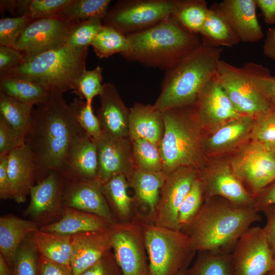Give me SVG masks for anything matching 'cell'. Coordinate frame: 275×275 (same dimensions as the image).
<instances>
[{
	"instance_id": "6da1fadb",
	"label": "cell",
	"mask_w": 275,
	"mask_h": 275,
	"mask_svg": "<svg viewBox=\"0 0 275 275\" xmlns=\"http://www.w3.org/2000/svg\"><path fill=\"white\" fill-rule=\"evenodd\" d=\"M84 132L63 93L50 91L45 101L33 107L25 145L33 155L38 182L52 171L62 175L70 147Z\"/></svg>"
},
{
	"instance_id": "7a4b0ae2",
	"label": "cell",
	"mask_w": 275,
	"mask_h": 275,
	"mask_svg": "<svg viewBox=\"0 0 275 275\" xmlns=\"http://www.w3.org/2000/svg\"><path fill=\"white\" fill-rule=\"evenodd\" d=\"M259 213L254 206L211 197L204 200L198 213L180 230L193 252L231 253L252 224L261 220Z\"/></svg>"
},
{
	"instance_id": "3957f363",
	"label": "cell",
	"mask_w": 275,
	"mask_h": 275,
	"mask_svg": "<svg viewBox=\"0 0 275 275\" xmlns=\"http://www.w3.org/2000/svg\"><path fill=\"white\" fill-rule=\"evenodd\" d=\"M126 37L129 49L123 57L166 71L202 43L199 34L187 30L173 15L147 30Z\"/></svg>"
},
{
	"instance_id": "277c9868",
	"label": "cell",
	"mask_w": 275,
	"mask_h": 275,
	"mask_svg": "<svg viewBox=\"0 0 275 275\" xmlns=\"http://www.w3.org/2000/svg\"><path fill=\"white\" fill-rule=\"evenodd\" d=\"M223 48L201 44L166 71L154 105L165 109L193 105L207 83L216 75Z\"/></svg>"
},
{
	"instance_id": "5b68a950",
	"label": "cell",
	"mask_w": 275,
	"mask_h": 275,
	"mask_svg": "<svg viewBox=\"0 0 275 275\" xmlns=\"http://www.w3.org/2000/svg\"><path fill=\"white\" fill-rule=\"evenodd\" d=\"M164 132L159 149L162 171L169 175L183 167L202 170L205 159L202 127L193 106L161 111Z\"/></svg>"
},
{
	"instance_id": "8992f818",
	"label": "cell",
	"mask_w": 275,
	"mask_h": 275,
	"mask_svg": "<svg viewBox=\"0 0 275 275\" xmlns=\"http://www.w3.org/2000/svg\"><path fill=\"white\" fill-rule=\"evenodd\" d=\"M88 52V48L74 49L65 43L24 59L20 65L4 75L29 80L49 91L63 93L74 91L77 79L86 69Z\"/></svg>"
},
{
	"instance_id": "52a82bcc",
	"label": "cell",
	"mask_w": 275,
	"mask_h": 275,
	"mask_svg": "<svg viewBox=\"0 0 275 275\" xmlns=\"http://www.w3.org/2000/svg\"><path fill=\"white\" fill-rule=\"evenodd\" d=\"M148 259L147 275H177L196 252L181 230L154 224L149 217L138 214Z\"/></svg>"
},
{
	"instance_id": "ba28073f",
	"label": "cell",
	"mask_w": 275,
	"mask_h": 275,
	"mask_svg": "<svg viewBox=\"0 0 275 275\" xmlns=\"http://www.w3.org/2000/svg\"><path fill=\"white\" fill-rule=\"evenodd\" d=\"M215 78L242 115L255 118L273 106L258 87L254 63L238 67L221 60Z\"/></svg>"
},
{
	"instance_id": "9c48e42d",
	"label": "cell",
	"mask_w": 275,
	"mask_h": 275,
	"mask_svg": "<svg viewBox=\"0 0 275 275\" xmlns=\"http://www.w3.org/2000/svg\"><path fill=\"white\" fill-rule=\"evenodd\" d=\"M180 0H121L109 9L103 24L125 36L140 32L173 15Z\"/></svg>"
},
{
	"instance_id": "30bf717a",
	"label": "cell",
	"mask_w": 275,
	"mask_h": 275,
	"mask_svg": "<svg viewBox=\"0 0 275 275\" xmlns=\"http://www.w3.org/2000/svg\"><path fill=\"white\" fill-rule=\"evenodd\" d=\"M108 230L113 254L123 275H147L148 256L137 217L129 221H117Z\"/></svg>"
},
{
	"instance_id": "8fae6325",
	"label": "cell",
	"mask_w": 275,
	"mask_h": 275,
	"mask_svg": "<svg viewBox=\"0 0 275 275\" xmlns=\"http://www.w3.org/2000/svg\"><path fill=\"white\" fill-rule=\"evenodd\" d=\"M230 164L254 197L275 181V151L258 143L252 141L242 147Z\"/></svg>"
},
{
	"instance_id": "7c38bea8",
	"label": "cell",
	"mask_w": 275,
	"mask_h": 275,
	"mask_svg": "<svg viewBox=\"0 0 275 275\" xmlns=\"http://www.w3.org/2000/svg\"><path fill=\"white\" fill-rule=\"evenodd\" d=\"M80 21H70L57 15L31 20L13 47L23 59L59 47L66 43L73 29Z\"/></svg>"
},
{
	"instance_id": "4fadbf2b",
	"label": "cell",
	"mask_w": 275,
	"mask_h": 275,
	"mask_svg": "<svg viewBox=\"0 0 275 275\" xmlns=\"http://www.w3.org/2000/svg\"><path fill=\"white\" fill-rule=\"evenodd\" d=\"M231 254L234 275H266L271 270L273 254L263 228L250 227Z\"/></svg>"
},
{
	"instance_id": "5bb4252c",
	"label": "cell",
	"mask_w": 275,
	"mask_h": 275,
	"mask_svg": "<svg viewBox=\"0 0 275 275\" xmlns=\"http://www.w3.org/2000/svg\"><path fill=\"white\" fill-rule=\"evenodd\" d=\"M200 173V171L197 169L183 167L167 175L151 219L154 224L180 230L177 219L179 208Z\"/></svg>"
},
{
	"instance_id": "9a60e30c",
	"label": "cell",
	"mask_w": 275,
	"mask_h": 275,
	"mask_svg": "<svg viewBox=\"0 0 275 275\" xmlns=\"http://www.w3.org/2000/svg\"><path fill=\"white\" fill-rule=\"evenodd\" d=\"M66 179L59 172L52 171L30 189V201L25 211L31 220L51 224L52 219L62 216L64 206L63 194Z\"/></svg>"
},
{
	"instance_id": "2e32d148",
	"label": "cell",
	"mask_w": 275,
	"mask_h": 275,
	"mask_svg": "<svg viewBox=\"0 0 275 275\" xmlns=\"http://www.w3.org/2000/svg\"><path fill=\"white\" fill-rule=\"evenodd\" d=\"M205 200L219 197L237 205L254 206V197L244 186L231 164L222 162L200 171Z\"/></svg>"
},
{
	"instance_id": "e0dca14e",
	"label": "cell",
	"mask_w": 275,
	"mask_h": 275,
	"mask_svg": "<svg viewBox=\"0 0 275 275\" xmlns=\"http://www.w3.org/2000/svg\"><path fill=\"white\" fill-rule=\"evenodd\" d=\"M201 126L219 127L242 116L215 78L205 86L192 105Z\"/></svg>"
},
{
	"instance_id": "ac0fdd59",
	"label": "cell",
	"mask_w": 275,
	"mask_h": 275,
	"mask_svg": "<svg viewBox=\"0 0 275 275\" xmlns=\"http://www.w3.org/2000/svg\"><path fill=\"white\" fill-rule=\"evenodd\" d=\"M98 152V168L96 180L101 185L113 177H126L134 168L132 142L128 138H115L102 134L95 140Z\"/></svg>"
},
{
	"instance_id": "d6986e66",
	"label": "cell",
	"mask_w": 275,
	"mask_h": 275,
	"mask_svg": "<svg viewBox=\"0 0 275 275\" xmlns=\"http://www.w3.org/2000/svg\"><path fill=\"white\" fill-rule=\"evenodd\" d=\"M64 207L100 216L111 224L117 221L96 180L69 181L66 179L63 194Z\"/></svg>"
},
{
	"instance_id": "ffe728a7",
	"label": "cell",
	"mask_w": 275,
	"mask_h": 275,
	"mask_svg": "<svg viewBox=\"0 0 275 275\" xmlns=\"http://www.w3.org/2000/svg\"><path fill=\"white\" fill-rule=\"evenodd\" d=\"M214 4L241 41L255 43L263 38L256 0H224Z\"/></svg>"
},
{
	"instance_id": "44dd1931",
	"label": "cell",
	"mask_w": 275,
	"mask_h": 275,
	"mask_svg": "<svg viewBox=\"0 0 275 275\" xmlns=\"http://www.w3.org/2000/svg\"><path fill=\"white\" fill-rule=\"evenodd\" d=\"M98 168L96 141L84 132L70 147L65 160L62 175L69 181L96 180Z\"/></svg>"
},
{
	"instance_id": "7402d4cb",
	"label": "cell",
	"mask_w": 275,
	"mask_h": 275,
	"mask_svg": "<svg viewBox=\"0 0 275 275\" xmlns=\"http://www.w3.org/2000/svg\"><path fill=\"white\" fill-rule=\"evenodd\" d=\"M108 230L71 236L70 265L73 275H80L111 251Z\"/></svg>"
},
{
	"instance_id": "603a6c76",
	"label": "cell",
	"mask_w": 275,
	"mask_h": 275,
	"mask_svg": "<svg viewBox=\"0 0 275 275\" xmlns=\"http://www.w3.org/2000/svg\"><path fill=\"white\" fill-rule=\"evenodd\" d=\"M97 117L102 134L115 138H128L129 108L123 101L114 84L103 85Z\"/></svg>"
},
{
	"instance_id": "cb8c5ba5",
	"label": "cell",
	"mask_w": 275,
	"mask_h": 275,
	"mask_svg": "<svg viewBox=\"0 0 275 275\" xmlns=\"http://www.w3.org/2000/svg\"><path fill=\"white\" fill-rule=\"evenodd\" d=\"M164 132L161 111L154 104L135 103L129 108L128 137L143 139L159 147Z\"/></svg>"
},
{
	"instance_id": "d4e9b609",
	"label": "cell",
	"mask_w": 275,
	"mask_h": 275,
	"mask_svg": "<svg viewBox=\"0 0 275 275\" xmlns=\"http://www.w3.org/2000/svg\"><path fill=\"white\" fill-rule=\"evenodd\" d=\"M8 174L13 199L25 202L36 180V168L33 155L25 145L8 154Z\"/></svg>"
},
{
	"instance_id": "484cf974",
	"label": "cell",
	"mask_w": 275,
	"mask_h": 275,
	"mask_svg": "<svg viewBox=\"0 0 275 275\" xmlns=\"http://www.w3.org/2000/svg\"><path fill=\"white\" fill-rule=\"evenodd\" d=\"M255 118L242 116L222 125L207 138H203L205 153L216 154L236 148L250 137Z\"/></svg>"
},
{
	"instance_id": "4316f807",
	"label": "cell",
	"mask_w": 275,
	"mask_h": 275,
	"mask_svg": "<svg viewBox=\"0 0 275 275\" xmlns=\"http://www.w3.org/2000/svg\"><path fill=\"white\" fill-rule=\"evenodd\" d=\"M111 224L98 215L64 207L58 221L42 226L39 230L51 233L72 236L87 232L107 230Z\"/></svg>"
},
{
	"instance_id": "83f0119b",
	"label": "cell",
	"mask_w": 275,
	"mask_h": 275,
	"mask_svg": "<svg viewBox=\"0 0 275 275\" xmlns=\"http://www.w3.org/2000/svg\"><path fill=\"white\" fill-rule=\"evenodd\" d=\"M167 175L163 171L148 172L136 168L126 176L129 186L134 192L135 204L148 210L152 219L159 199L160 189Z\"/></svg>"
},
{
	"instance_id": "f1b7e54d",
	"label": "cell",
	"mask_w": 275,
	"mask_h": 275,
	"mask_svg": "<svg viewBox=\"0 0 275 275\" xmlns=\"http://www.w3.org/2000/svg\"><path fill=\"white\" fill-rule=\"evenodd\" d=\"M38 225L12 215L0 217V254L12 269L20 244L30 235L38 231Z\"/></svg>"
},
{
	"instance_id": "f546056e",
	"label": "cell",
	"mask_w": 275,
	"mask_h": 275,
	"mask_svg": "<svg viewBox=\"0 0 275 275\" xmlns=\"http://www.w3.org/2000/svg\"><path fill=\"white\" fill-rule=\"evenodd\" d=\"M199 35L203 44L214 47H232L241 42L214 3L209 7Z\"/></svg>"
},
{
	"instance_id": "4dcf8cb0",
	"label": "cell",
	"mask_w": 275,
	"mask_h": 275,
	"mask_svg": "<svg viewBox=\"0 0 275 275\" xmlns=\"http://www.w3.org/2000/svg\"><path fill=\"white\" fill-rule=\"evenodd\" d=\"M50 92L29 80L12 76H0V92L23 103L34 106L48 97Z\"/></svg>"
},
{
	"instance_id": "1f68e13d",
	"label": "cell",
	"mask_w": 275,
	"mask_h": 275,
	"mask_svg": "<svg viewBox=\"0 0 275 275\" xmlns=\"http://www.w3.org/2000/svg\"><path fill=\"white\" fill-rule=\"evenodd\" d=\"M100 186L109 208L120 219V222L131 220L134 201L127 193L129 185L126 176H115Z\"/></svg>"
},
{
	"instance_id": "d6a6232c",
	"label": "cell",
	"mask_w": 275,
	"mask_h": 275,
	"mask_svg": "<svg viewBox=\"0 0 275 275\" xmlns=\"http://www.w3.org/2000/svg\"><path fill=\"white\" fill-rule=\"evenodd\" d=\"M33 237L40 255L53 262L71 267V236L39 230L33 233Z\"/></svg>"
},
{
	"instance_id": "836d02e7",
	"label": "cell",
	"mask_w": 275,
	"mask_h": 275,
	"mask_svg": "<svg viewBox=\"0 0 275 275\" xmlns=\"http://www.w3.org/2000/svg\"><path fill=\"white\" fill-rule=\"evenodd\" d=\"M33 107L0 92V117L24 138L30 128Z\"/></svg>"
},
{
	"instance_id": "e575fe53",
	"label": "cell",
	"mask_w": 275,
	"mask_h": 275,
	"mask_svg": "<svg viewBox=\"0 0 275 275\" xmlns=\"http://www.w3.org/2000/svg\"><path fill=\"white\" fill-rule=\"evenodd\" d=\"M186 275H234L232 254L199 252Z\"/></svg>"
},
{
	"instance_id": "d590c367",
	"label": "cell",
	"mask_w": 275,
	"mask_h": 275,
	"mask_svg": "<svg viewBox=\"0 0 275 275\" xmlns=\"http://www.w3.org/2000/svg\"><path fill=\"white\" fill-rule=\"evenodd\" d=\"M209 10L204 0H180L173 15L187 30L199 34Z\"/></svg>"
},
{
	"instance_id": "8d00e7d4",
	"label": "cell",
	"mask_w": 275,
	"mask_h": 275,
	"mask_svg": "<svg viewBox=\"0 0 275 275\" xmlns=\"http://www.w3.org/2000/svg\"><path fill=\"white\" fill-rule=\"evenodd\" d=\"M111 2V0H72L55 15L70 21H82L94 18L103 20Z\"/></svg>"
},
{
	"instance_id": "74e56055",
	"label": "cell",
	"mask_w": 275,
	"mask_h": 275,
	"mask_svg": "<svg viewBox=\"0 0 275 275\" xmlns=\"http://www.w3.org/2000/svg\"><path fill=\"white\" fill-rule=\"evenodd\" d=\"M91 45L99 59L106 58L117 53L122 56L129 49L126 36L114 28L104 24Z\"/></svg>"
},
{
	"instance_id": "f35d334b",
	"label": "cell",
	"mask_w": 275,
	"mask_h": 275,
	"mask_svg": "<svg viewBox=\"0 0 275 275\" xmlns=\"http://www.w3.org/2000/svg\"><path fill=\"white\" fill-rule=\"evenodd\" d=\"M132 142L134 168L148 172L162 171V163L159 147L143 139Z\"/></svg>"
},
{
	"instance_id": "ab89813d",
	"label": "cell",
	"mask_w": 275,
	"mask_h": 275,
	"mask_svg": "<svg viewBox=\"0 0 275 275\" xmlns=\"http://www.w3.org/2000/svg\"><path fill=\"white\" fill-rule=\"evenodd\" d=\"M72 0H17L16 15L26 16L32 20L55 15Z\"/></svg>"
},
{
	"instance_id": "60d3db41",
	"label": "cell",
	"mask_w": 275,
	"mask_h": 275,
	"mask_svg": "<svg viewBox=\"0 0 275 275\" xmlns=\"http://www.w3.org/2000/svg\"><path fill=\"white\" fill-rule=\"evenodd\" d=\"M33 235L28 236L18 247L13 264L12 275H38L40 254Z\"/></svg>"
},
{
	"instance_id": "b9f144b4",
	"label": "cell",
	"mask_w": 275,
	"mask_h": 275,
	"mask_svg": "<svg viewBox=\"0 0 275 275\" xmlns=\"http://www.w3.org/2000/svg\"><path fill=\"white\" fill-rule=\"evenodd\" d=\"M103 26V19L94 18L80 21L71 31L66 44L77 50L87 49Z\"/></svg>"
},
{
	"instance_id": "7bdbcfd3",
	"label": "cell",
	"mask_w": 275,
	"mask_h": 275,
	"mask_svg": "<svg viewBox=\"0 0 275 275\" xmlns=\"http://www.w3.org/2000/svg\"><path fill=\"white\" fill-rule=\"evenodd\" d=\"M204 200L203 185L199 176L193 182L179 208L177 219L180 230L198 213Z\"/></svg>"
},
{
	"instance_id": "ee69618b",
	"label": "cell",
	"mask_w": 275,
	"mask_h": 275,
	"mask_svg": "<svg viewBox=\"0 0 275 275\" xmlns=\"http://www.w3.org/2000/svg\"><path fill=\"white\" fill-rule=\"evenodd\" d=\"M250 137L252 142L275 151V105L255 118Z\"/></svg>"
},
{
	"instance_id": "f6af8a7d",
	"label": "cell",
	"mask_w": 275,
	"mask_h": 275,
	"mask_svg": "<svg viewBox=\"0 0 275 275\" xmlns=\"http://www.w3.org/2000/svg\"><path fill=\"white\" fill-rule=\"evenodd\" d=\"M102 67L99 65L91 70H85L81 74L76 84L75 93L86 99V101L92 104L94 98L100 96L103 89Z\"/></svg>"
},
{
	"instance_id": "bcb514c9",
	"label": "cell",
	"mask_w": 275,
	"mask_h": 275,
	"mask_svg": "<svg viewBox=\"0 0 275 275\" xmlns=\"http://www.w3.org/2000/svg\"><path fill=\"white\" fill-rule=\"evenodd\" d=\"M72 103L80 128L94 140L99 139L102 132L98 119L94 114L92 104L77 98H74Z\"/></svg>"
},
{
	"instance_id": "7dc6e473",
	"label": "cell",
	"mask_w": 275,
	"mask_h": 275,
	"mask_svg": "<svg viewBox=\"0 0 275 275\" xmlns=\"http://www.w3.org/2000/svg\"><path fill=\"white\" fill-rule=\"evenodd\" d=\"M32 19L26 16L3 18L0 20V46H14Z\"/></svg>"
},
{
	"instance_id": "c3c4849f",
	"label": "cell",
	"mask_w": 275,
	"mask_h": 275,
	"mask_svg": "<svg viewBox=\"0 0 275 275\" xmlns=\"http://www.w3.org/2000/svg\"><path fill=\"white\" fill-rule=\"evenodd\" d=\"M25 145V138L16 132L0 117V155H7Z\"/></svg>"
},
{
	"instance_id": "681fc988",
	"label": "cell",
	"mask_w": 275,
	"mask_h": 275,
	"mask_svg": "<svg viewBox=\"0 0 275 275\" xmlns=\"http://www.w3.org/2000/svg\"><path fill=\"white\" fill-rule=\"evenodd\" d=\"M80 275H123L111 251Z\"/></svg>"
},
{
	"instance_id": "f907efd6",
	"label": "cell",
	"mask_w": 275,
	"mask_h": 275,
	"mask_svg": "<svg viewBox=\"0 0 275 275\" xmlns=\"http://www.w3.org/2000/svg\"><path fill=\"white\" fill-rule=\"evenodd\" d=\"M23 61L22 53L13 47L0 46V75L7 74Z\"/></svg>"
},
{
	"instance_id": "816d5d0a",
	"label": "cell",
	"mask_w": 275,
	"mask_h": 275,
	"mask_svg": "<svg viewBox=\"0 0 275 275\" xmlns=\"http://www.w3.org/2000/svg\"><path fill=\"white\" fill-rule=\"evenodd\" d=\"M257 81L263 94L275 105V76L271 75L269 69L264 67L258 73Z\"/></svg>"
},
{
	"instance_id": "f5cc1de1",
	"label": "cell",
	"mask_w": 275,
	"mask_h": 275,
	"mask_svg": "<svg viewBox=\"0 0 275 275\" xmlns=\"http://www.w3.org/2000/svg\"><path fill=\"white\" fill-rule=\"evenodd\" d=\"M38 275H73L72 269L49 260L40 255Z\"/></svg>"
},
{
	"instance_id": "db71d44e",
	"label": "cell",
	"mask_w": 275,
	"mask_h": 275,
	"mask_svg": "<svg viewBox=\"0 0 275 275\" xmlns=\"http://www.w3.org/2000/svg\"><path fill=\"white\" fill-rule=\"evenodd\" d=\"M8 154L0 155V198L13 199L10 182L8 174Z\"/></svg>"
},
{
	"instance_id": "11a10c76",
	"label": "cell",
	"mask_w": 275,
	"mask_h": 275,
	"mask_svg": "<svg viewBox=\"0 0 275 275\" xmlns=\"http://www.w3.org/2000/svg\"><path fill=\"white\" fill-rule=\"evenodd\" d=\"M254 207L258 212L265 208L275 205V181L254 197Z\"/></svg>"
},
{
	"instance_id": "9f6ffc18",
	"label": "cell",
	"mask_w": 275,
	"mask_h": 275,
	"mask_svg": "<svg viewBox=\"0 0 275 275\" xmlns=\"http://www.w3.org/2000/svg\"><path fill=\"white\" fill-rule=\"evenodd\" d=\"M266 218V224L263 228L273 254H275V205L267 207L262 211Z\"/></svg>"
},
{
	"instance_id": "6f0895ef",
	"label": "cell",
	"mask_w": 275,
	"mask_h": 275,
	"mask_svg": "<svg viewBox=\"0 0 275 275\" xmlns=\"http://www.w3.org/2000/svg\"><path fill=\"white\" fill-rule=\"evenodd\" d=\"M263 20L267 24H275V0H256Z\"/></svg>"
},
{
	"instance_id": "680465c9",
	"label": "cell",
	"mask_w": 275,
	"mask_h": 275,
	"mask_svg": "<svg viewBox=\"0 0 275 275\" xmlns=\"http://www.w3.org/2000/svg\"><path fill=\"white\" fill-rule=\"evenodd\" d=\"M264 54L275 62V28L269 29L263 45Z\"/></svg>"
},
{
	"instance_id": "91938a15",
	"label": "cell",
	"mask_w": 275,
	"mask_h": 275,
	"mask_svg": "<svg viewBox=\"0 0 275 275\" xmlns=\"http://www.w3.org/2000/svg\"><path fill=\"white\" fill-rule=\"evenodd\" d=\"M1 13L7 11L12 15L16 14V1L3 0L0 1Z\"/></svg>"
},
{
	"instance_id": "94428289",
	"label": "cell",
	"mask_w": 275,
	"mask_h": 275,
	"mask_svg": "<svg viewBox=\"0 0 275 275\" xmlns=\"http://www.w3.org/2000/svg\"><path fill=\"white\" fill-rule=\"evenodd\" d=\"M0 275H12V269L0 254Z\"/></svg>"
},
{
	"instance_id": "6125c7cd",
	"label": "cell",
	"mask_w": 275,
	"mask_h": 275,
	"mask_svg": "<svg viewBox=\"0 0 275 275\" xmlns=\"http://www.w3.org/2000/svg\"><path fill=\"white\" fill-rule=\"evenodd\" d=\"M194 257L190 258L182 266L181 269L178 272L177 275H186V273L188 268L189 267V264L191 262Z\"/></svg>"
},
{
	"instance_id": "be15d7a7",
	"label": "cell",
	"mask_w": 275,
	"mask_h": 275,
	"mask_svg": "<svg viewBox=\"0 0 275 275\" xmlns=\"http://www.w3.org/2000/svg\"><path fill=\"white\" fill-rule=\"evenodd\" d=\"M271 270H275V254H273V256Z\"/></svg>"
},
{
	"instance_id": "e7e4bbea",
	"label": "cell",
	"mask_w": 275,
	"mask_h": 275,
	"mask_svg": "<svg viewBox=\"0 0 275 275\" xmlns=\"http://www.w3.org/2000/svg\"><path fill=\"white\" fill-rule=\"evenodd\" d=\"M266 275H275V270H271L268 272Z\"/></svg>"
}]
</instances>
